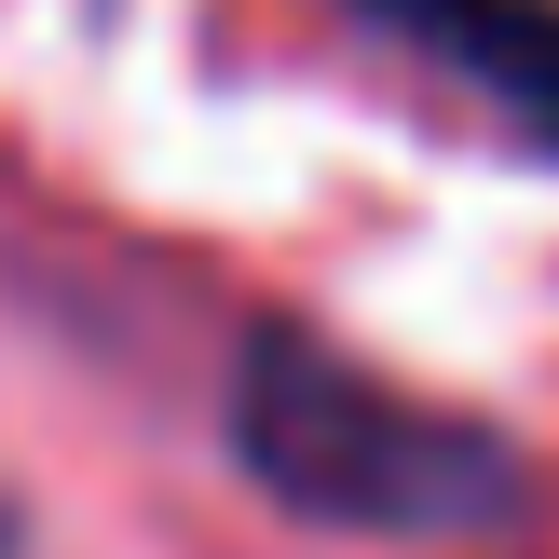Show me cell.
Listing matches in <instances>:
<instances>
[{"mask_svg": "<svg viewBox=\"0 0 559 559\" xmlns=\"http://www.w3.org/2000/svg\"><path fill=\"white\" fill-rule=\"evenodd\" d=\"M233 451L260 491H287L328 533H478L491 506H519V451L464 409H424L396 382H369L355 355L260 328L233 382Z\"/></svg>", "mask_w": 559, "mask_h": 559, "instance_id": "obj_1", "label": "cell"}, {"mask_svg": "<svg viewBox=\"0 0 559 559\" xmlns=\"http://www.w3.org/2000/svg\"><path fill=\"white\" fill-rule=\"evenodd\" d=\"M396 41H424L464 96H491L519 136L559 151V0H382Z\"/></svg>", "mask_w": 559, "mask_h": 559, "instance_id": "obj_2", "label": "cell"}]
</instances>
